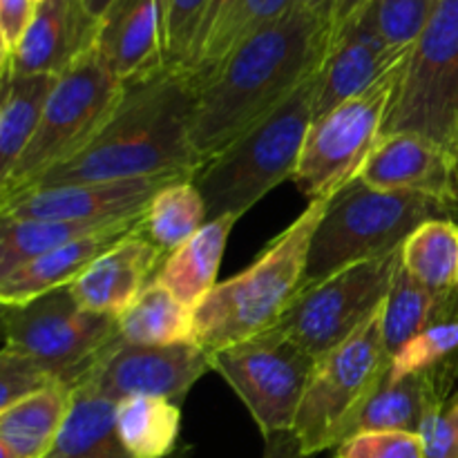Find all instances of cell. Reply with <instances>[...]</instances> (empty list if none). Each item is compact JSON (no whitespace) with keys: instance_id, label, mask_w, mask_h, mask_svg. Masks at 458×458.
I'll return each mask as SVG.
<instances>
[{"instance_id":"obj_1","label":"cell","mask_w":458,"mask_h":458,"mask_svg":"<svg viewBox=\"0 0 458 458\" xmlns=\"http://www.w3.org/2000/svg\"><path fill=\"white\" fill-rule=\"evenodd\" d=\"M334 0H304L233 49L195 89L192 146L201 165L280 110L325 67Z\"/></svg>"},{"instance_id":"obj_2","label":"cell","mask_w":458,"mask_h":458,"mask_svg":"<svg viewBox=\"0 0 458 458\" xmlns=\"http://www.w3.org/2000/svg\"><path fill=\"white\" fill-rule=\"evenodd\" d=\"M192 106L195 88L173 67L130 81L106 128L27 192L123 179H192L201 168L192 146Z\"/></svg>"},{"instance_id":"obj_3","label":"cell","mask_w":458,"mask_h":458,"mask_svg":"<svg viewBox=\"0 0 458 458\" xmlns=\"http://www.w3.org/2000/svg\"><path fill=\"white\" fill-rule=\"evenodd\" d=\"M334 197L311 201L249 268L219 282L195 309V343L206 352L273 329L304 289L313 235Z\"/></svg>"},{"instance_id":"obj_4","label":"cell","mask_w":458,"mask_h":458,"mask_svg":"<svg viewBox=\"0 0 458 458\" xmlns=\"http://www.w3.org/2000/svg\"><path fill=\"white\" fill-rule=\"evenodd\" d=\"M320 72L280 110L242 134L192 177L208 208V222L224 215L242 217L273 188L293 179L313 123Z\"/></svg>"},{"instance_id":"obj_5","label":"cell","mask_w":458,"mask_h":458,"mask_svg":"<svg viewBox=\"0 0 458 458\" xmlns=\"http://www.w3.org/2000/svg\"><path fill=\"white\" fill-rule=\"evenodd\" d=\"M434 219L458 222V210L419 192L378 191L356 177L335 192L313 235L304 284L403 249L416 228Z\"/></svg>"},{"instance_id":"obj_6","label":"cell","mask_w":458,"mask_h":458,"mask_svg":"<svg viewBox=\"0 0 458 458\" xmlns=\"http://www.w3.org/2000/svg\"><path fill=\"white\" fill-rule=\"evenodd\" d=\"M123 92L125 83L106 65L97 47L58 76L34 139L0 183V201L27 192L49 170L83 150L112 119Z\"/></svg>"},{"instance_id":"obj_7","label":"cell","mask_w":458,"mask_h":458,"mask_svg":"<svg viewBox=\"0 0 458 458\" xmlns=\"http://www.w3.org/2000/svg\"><path fill=\"white\" fill-rule=\"evenodd\" d=\"M420 134L458 155V0H438L380 137Z\"/></svg>"},{"instance_id":"obj_8","label":"cell","mask_w":458,"mask_h":458,"mask_svg":"<svg viewBox=\"0 0 458 458\" xmlns=\"http://www.w3.org/2000/svg\"><path fill=\"white\" fill-rule=\"evenodd\" d=\"M407 61L362 94L313 119L293 174L295 186L309 204L334 197L360 174V168L383 134V125L405 76Z\"/></svg>"},{"instance_id":"obj_9","label":"cell","mask_w":458,"mask_h":458,"mask_svg":"<svg viewBox=\"0 0 458 458\" xmlns=\"http://www.w3.org/2000/svg\"><path fill=\"white\" fill-rule=\"evenodd\" d=\"M4 347L31 358L58 385L74 389L112 343L119 318L85 311L70 289H58L21 307H3Z\"/></svg>"},{"instance_id":"obj_10","label":"cell","mask_w":458,"mask_h":458,"mask_svg":"<svg viewBox=\"0 0 458 458\" xmlns=\"http://www.w3.org/2000/svg\"><path fill=\"white\" fill-rule=\"evenodd\" d=\"M401 262L398 249L304 284L276 327L320 360L383 309Z\"/></svg>"},{"instance_id":"obj_11","label":"cell","mask_w":458,"mask_h":458,"mask_svg":"<svg viewBox=\"0 0 458 458\" xmlns=\"http://www.w3.org/2000/svg\"><path fill=\"white\" fill-rule=\"evenodd\" d=\"M389 360L383 338V309L352 338L318 360L293 423V432L307 454L335 450L343 443L344 428L374 392Z\"/></svg>"},{"instance_id":"obj_12","label":"cell","mask_w":458,"mask_h":458,"mask_svg":"<svg viewBox=\"0 0 458 458\" xmlns=\"http://www.w3.org/2000/svg\"><path fill=\"white\" fill-rule=\"evenodd\" d=\"M316 367V358L277 327L210 352V369L242 398L262 437L293 429Z\"/></svg>"},{"instance_id":"obj_13","label":"cell","mask_w":458,"mask_h":458,"mask_svg":"<svg viewBox=\"0 0 458 458\" xmlns=\"http://www.w3.org/2000/svg\"><path fill=\"white\" fill-rule=\"evenodd\" d=\"M210 369V353L197 343L143 347L112 343L72 392L92 394L110 403L132 396H159L179 403Z\"/></svg>"},{"instance_id":"obj_14","label":"cell","mask_w":458,"mask_h":458,"mask_svg":"<svg viewBox=\"0 0 458 458\" xmlns=\"http://www.w3.org/2000/svg\"><path fill=\"white\" fill-rule=\"evenodd\" d=\"M186 177H146L123 182L43 188L0 204V219H110L141 215L152 197Z\"/></svg>"},{"instance_id":"obj_15","label":"cell","mask_w":458,"mask_h":458,"mask_svg":"<svg viewBox=\"0 0 458 458\" xmlns=\"http://www.w3.org/2000/svg\"><path fill=\"white\" fill-rule=\"evenodd\" d=\"M358 179L378 191L419 192L458 210V155L420 134L380 137Z\"/></svg>"},{"instance_id":"obj_16","label":"cell","mask_w":458,"mask_h":458,"mask_svg":"<svg viewBox=\"0 0 458 458\" xmlns=\"http://www.w3.org/2000/svg\"><path fill=\"white\" fill-rule=\"evenodd\" d=\"M411 47H394L385 40L369 12H362L334 36V45L320 72L313 119L343 106L407 61Z\"/></svg>"},{"instance_id":"obj_17","label":"cell","mask_w":458,"mask_h":458,"mask_svg":"<svg viewBox=\"0 0 458 458\" xmlns=\"http://www.w3.org/2000/svg\"><path fill=\"white\" fill-rule=\"evenodd\" d=\"M168 255L143 235L141 226L89 264L67 289L85 311L123 318L157 280Z\"/></svg>"},{"instance_id":"obj_18","label":"cell","mask_w":458,"mask_h":458,"mask_svg":"<svg viewBox=\"0 0 458 458\" xmlns=\"http://www.w3.org/2000/svg\"><path fill=\"white\" fill-rule=\"evenodd\" d=\"M98 21L85 12L81 0H45L18 45L16 54L0 72L63 76L76 61L97 47Z\"/></svg>"},{"instance_id":"obj_19","label":"cell","mask_w":458,"mask_h":458,"mask_svg":"<svg viewBox=\"0 0 458 458\" xmlns=\"http://www.w3.org/2000/svg\"><path fill=\"white\" fill-rule=\"evenodd\" d=\"M97 52L123 83L165 67L164 0H114L98 21Z\"/></svg>"},{"instance_id":"obj_20","label":"cell","mask_w":458,"mask_h":458,"mask_svg":"<svg viewBox=\"0 0 458 458\" xmlns=\"http://www.w3.org/2000/svg\"><path fill=\"white\" fill-rule=\"evenodd\" d=\"M146 213V210H143ZM143 215L123 219L119 224L103 228L94 235L54 249L49 253L30 259L22 267L0 277V304L3 307H21L36 298L52 293V291L67 289L85 268L97 262L103 253L114 249L119 242L132 235L141 226Z\"/></svg>"},{"instance_id":"obj_21","label":"cell","mask_w":458,"mask_h":458,"mask_svg":"<svg viewBox=\"0 0 458 458\" xmlns=\"http://www.w3.org/2000/svg\"><path fill=\"white\" fill-rule=\"evenodd\" d=\"M450 396L428 376L394 378L387 371L362 401L343 432V443L362 432H423L429 416Z\"/></svg>"},{"instance_id":"obj_22","label":"cell","mask_w":458,"mask_h":458,"mask_svg":"<svg viewBox=\"0 0 458 458\" xmlns=\"http://www.w3.org/2000/svg\"><path fill=\"white\" fill-rule=\"evenodd\" d=\"M394 378L428 376L445 396L458 389V293L438 298L428 325L389 360Z\"/></svg>"},{"instance_id":"obj_23","label":"cell","mask_w":458,"mask_h":458,"mask_svg":"<svg viewBox=\"0 0 458 458\" xmlns=\"http://www.w3.org/2000/svg\"><path fill=\"white\" fill-rule=\"evenodd\" d=\"M240 217L224 215V217L210 219L199 233L191 237L186 244L165 258L157 282L164 284L177 300L195 311L210 291L217 286L219 264H222L224 250H226L228 235Z\"/></svg>"},{"instance_id":"obj_24","label":"cell","mask_w":458,"mask_h":458,"mask_svg":"<svg viewBox=\"0 0 458 458\" xmlns=\"http://www.w3.org/2000/svg\"><path fill=\"white\" fill-rule=\"evenodd\" d=\"M74 394L56 385L0 411V452L13 458H47L56 445Z\"/></svg>"},{"instance_id":"obj_25","label":"cell","mask_w":458,"mask_h":458,"mask_svg":"<svg viewBox=\"0 0 458 458\" xmlns=\"http://www.w3.org/2000/svg\"><path fill=\"white\" fill-rule=\"evenodd\" d=\"M0 98V183L12 174L43 119L58 76L4 70Z\"/></svg>"},{"instance_id":"obj_26","label":"cell","mask_w":458,"mask_h":458,"mask_svg":"<svg viewBox=\"0 0 458 458\" xmlns=\"http://www.w3.org/2000/svg\"><path fill=\"white\" fill-rule=\"evenodd\" d=\"M116 429L132 458H177L182 405L159 396H132L116 403Z\"/></svg>"},{"instance_id":"obj_27","label":"cell","mask_w":458,"mask_h":458,"mask_svg":"<svg viewBox=\"0 0 458 458\" xmlns=\"http://www.w3.org/2000/svg\"><path fill=\"white\" fill-rule=\"evenodd\" d=\"M143 215V213H141ZM137 217V215H134ZM130 217L110 219H0V277L38 255L94 235Z\"/></svg>"},{"instance_id":"obj_28","label":"cell","mask_w":458,"mask_h":458,"mask_svg":"<svg viewBox=\"0 0 458 458\" xmlns=\"http://www.w3.org/2000/svg\"><path fill=\"white\" fill-rule=\"evenodd\" d=\"M119 331L123 343L143 347L195 343V311L155 280L119 318Z\"/></svg>"},{"instance_id":"obj_29","label":"cell","mask_w":458,"mask_h":458,"mask_svg":"<svg viewBox=\"0 0 458 458\" xmlns=\"http://www.w3.org/2000/svg\"><path fill=\"white\" fill-rule=\"evenodd\" d=\"M74 403L47 458H132L116 429V403L72 392Z\"/></svg>"},{"instance_id":"obj_30","label":"cell","mask_w":458,"mask_h":458,"mask_svg":"<svg viewBox=\"0 0 458 458\" xmlns=\"http://www.w3.org/2000/svg\"><path fill=\"white\" fill-rule=\"evenodd\" d=\"M300 3H304V0H240L231 9V13L215 27L213 34L204 40L199 52L195 54L192 63L183 72L192 88H199L226 61L233 49L240 47L244 40L276 22L277 18L289 13Z\"/></svg>"},{"instance_id":"obj_31","label":"cell","mask_w":458,"mask_h":458,"mask_svg":"<svg viewBox=\"0 0 458 458\" xmlns=\"http://www.w3.org/2000/svg\"><path fill=\"white\" fill-rule=\"evenodd\" d=\"M208 224V208L192 179L173 182L161 188L148 204L141 231L165 255L186 244Z\"/></svg>"},{"instance_id":"obj_32","label":"cell","mask_w":458,"mask_h":458,"mask_svg":"<svg viewBox=\"0 0 458 458\" xmlns=\"http://www.w3.org/2000/svg\"><path fill=\"white\" fill-rule=\"evenodd\" d=\"M403 267L432 293H450L458 277V222L434 219L403 244Z\"/></svg>"},{"instance_id":"obj_33","label":"cell","mask_w":458,"mask_h":458,"mask_svg":"<svg viewBox=\"0 0 458 458\" xmlns=\"http://www.w3.org/2000/svg\"><path fill=\"white\" fill-rule=\"evenodd\" d=\"M441 295L420 284L401 262L383 307V338L389 358L428 325Z\"/></svg>"},{"instance_id":"obj_34","label":"cell","mask_w":458,"mask_h":458,"mask_svg":"<svg viewBox=\"0 0 458 458\" xmlns=\"http://www.w3.org/2000/svg\"><path fill=\"white\" fill-rule=\"evenodd\" d=\"M213 0H164L165 67L183 72L195 54Z\"/></svg>"},{"instance_id":"obj_35","label":"cell","mask_w":458,"mask_h":458,"mask_svg":"<svg viewBox=\"0 0 458 458\" xmlns=\"http://www.w3.org/2000/svg\"><path fill=\"white\" fill-rule=\"evenodd\" d=\"M437 0H371L367 12L376 27L394 47H414L423 34Z\"/></svg>"},{"instance_id":"obj_36","label":"cell","mask_w":458,"mask_h":458,"mask_svg":"<svg viewBox=\"0 0 458 458\" xmlns=\"http://www.w3.org/2000/svg\"><path fill=\"white\" fill-rule=\"evenodd\" d=\"M56 385V380L31 358L3 347L0 352V411Z\"/></svg>"},{"instance_id":"obj_37","label":"cell","mask_w":458,"mask_h":458,"mask_svg":"<svg viewBox=\"0 0 458 458\" xmlns=\"http://www.w3.org/2000/svg\"><path fill=\"white\" fill-rule=\"evenodd\" d=\"M334 458H425V443L411 432H362L340 443Z\"/></svg>"},{"instance_id":"obj_38","label":"cell","mask_w":458,"mask_h":458,"mask_svg":"<svg viewBox=\"0 0 458 458\" xmlns=\"http://www.w3.org/2000/svg\"><path fill=\"white\" fill-rule=\"evenodd\" d=\"M420 438L425 458H458V389L429 416Z\"/></svg>"},{"instance_id":"obj_39","label":"cell","mask_w":458,"mask_h":458,"mask_svg":"<svg viewBox=\"0 0 458 458\" xmlns=\"http://www.w3.org/2000/svg\"><path fill=\"white\" fill-rule=\"evenodd\" d=\"M34 12V0H0V65L12 61Z\"/></svg>"},{"instance_id":"obj_40","label":"cell","mask_w":458,"mask_h":458,"mask_svg":"<svg viewBox=\"0 0 458 458\" xmlns=\"http://www.w3.org/2000/svg\"><path fill=\"white\" fill-rule=\"evenodd\" d=\"M264 456L262 458H313L307 454L302 441L293 429H282L264 437Z\"/></svg>"},{"instance_id":"obj_41","label":"cell","mask_w":458,"mask_h":458,"mask_svg":"<svg viewBox=\"0 0 458 458\" xmlns=\"http://www.w3.org/2000/svg\"><path fill=\"white\" fill-rule=\"evenodd\" d=\"M237 3H240V0H213V3H210L208 16H206V22H204V27H201L199 40H197L195 54L199 52V47H201V45H204V40L208 38L210 34H213V31H215V27H217L219 22H222L224 18L228 16V13H231V9L235 7ZM195 54H192V58H195ZM192 58H191V63H192ZM191 63H188V65H191ZM183 72H186V70H183Z\"/></svg>"},{"instance_id":"obj_42","label":"cell","mask_w":458,"mask_h":458,"mask_svg":"<svg viewBox=\"0 0 458 458\" xmlns=\"http://www.w3.org/2000/svg\"><path fill=\"white\" fill-rule=\"evenodd\" d=\"M369 3L371 0H334L335 34H338L347 22H352L353 18L360 16V13L369 7Z\"/></svg>"},{"instance_id":"obj_43","label":"cell","mask_w":458,"mask_h":458,"mask_svg":"<svg viewBox=\"0 0 458 458\" xmlns=\"http://www.w3.org/2000/svg\"><path fill=\"white\" fill-rule=\"evenodd\" d=\"M81 4H83L85 12H88L89 16L97 18V21H101L103 13H106L107 9L114 4V0H81Z\"/></svg>"},{"instance_id":"obj_44","label":"cell","mask_w":458,"mask_h":458,"mask_svg":"<svg viewBox=\"0 0 458 458\" xmlns=\"http://www.w3.org/2000/svg\"><path fill=\"white\" fill-rule=\"evenodd\" d=\"M40 3H45V0H34V4H36V7H38Z\"/></svg>"},{"instance_id":"obj_45","label":"cell","mask_w":458,"mask_h":458,"mask_svg":"<svg viewBox=\"0 0 458 458\" xmlns=\"http://www.w3.org/2000/svg\"><path fill=\"white\" fill-rule=\"evenodd\" d=\"M456 293H458V277H456Z\"/></svg>"},{"instance_id":"obj_46","label":"cell","mask_w":458,"mask_h":458,"mask_svg":"<svg viewBox=\"0 0 458 458\" xmlns=\"http://www.w3.org/2000/svg\"><path fill=\"white\" fill-rule=\"evenodd\" d=\"M177 458H183V454H179V456H177Z\"/></svg>"},{"instance_id":"obj_47","label":"cell","mask_w":458,"mask_h":458,"mask_svg":"<svg viewBox=\"0 0 458 458\" xmlns=\"http://www.w3.org/2000/svg\"><path fill=\"white\" fill-rule=\"evenodd\" d=\"M437 3H438V0H437Z\"/></svg>"}]
</instances>
